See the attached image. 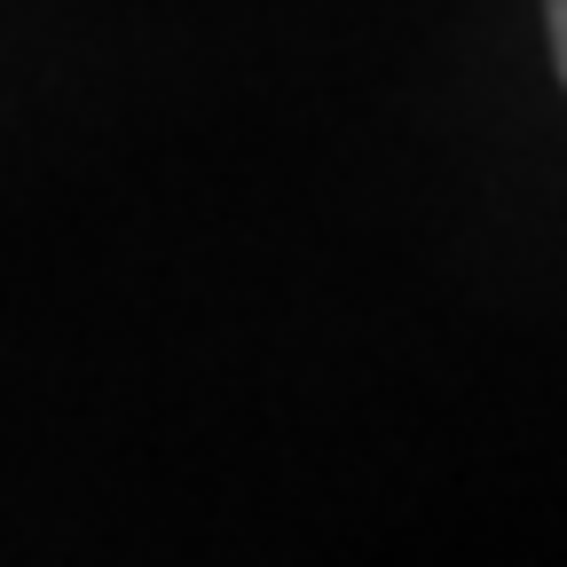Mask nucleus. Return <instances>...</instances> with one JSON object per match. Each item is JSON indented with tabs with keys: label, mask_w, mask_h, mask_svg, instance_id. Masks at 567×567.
<instances>
[{
	"label": "nucleus",
	"mask_w": 567,
	"mask_h": 567,
	"mask_svg": "<svg viewBox=\"0 0 567 567\" xmlns=\"http://www.w3.org/2000/svg\"><path fill=\"white\" fill-rule=\"evenodd\" d=\"M551 55H559V80H567V0H551Z\"/></svg>",
	"instance_id": "f257e3e1"
}]
</instances>
